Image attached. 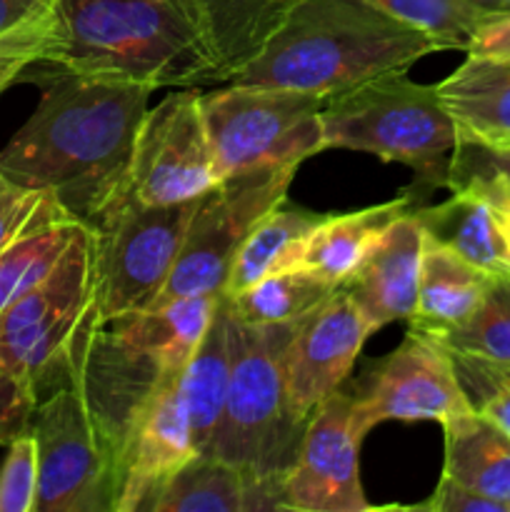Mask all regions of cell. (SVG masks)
<instances>
[{
    "label": "cell",
    "mask_w": 510,
    "mask_h": 512,
    "mask_svg": "<svg viewBox=\"0 0 510 512\" xmlns=\"http://www.w3.org/2000/svg\"><path fill=\"white\" fill-rule=\"evenodd\" d=\"M503 155H508V158H510V150H508V153H503Z\"/></svg>",
    "instance_id": "43"
},
{
    "label": "cell",
    "mask_w": 510,
    "mask_h": 512,
    "mask_svg": "<svg viewBox=\"0 0 510 512\" xmlns=\"http://www.w3.org/2000/svg\"><path fill=\"white\" fill-rule=\"evenodd\" d=\"M365 3L410 28L423 30L425 35L438 40L443 50H463V53L480 23L495 15L465 0H365Z\"/></svg>",
    "instance_id": "30"
},
{
    "label": "cell",
    "mask_w": 510,
    "mask_h": 512,
    "mask_svg": "<svg viewBox=\"0 0 510 512\" xmlns=\"http://www.w3.org/2000/svg\"><path fill=\"white\" fill-rule=\"evenodd\" d=\"M30 433L38 445L35 512H115L118 458L78 385L38 400Z\"/></svg>",
    "instance_id": "9"
},
{
    "label": "cell",
    "mask_w": 510,
    "mask_h": 512,
    "mask_svg": "<svg viewBox=\"0 0 510 512\" xmlns=\"http://www.w3.org/2000/svg\"><path fill=\"white\" fill-rule=\"evenodd\" d=\"M423 250L425 230L413 208L383 230L358 270L343 283L375 333L413 315Z\"/></svg>",
    "instance_id": "16"
},
{
    "label": "cell",
    "mask_w": 510,
    "mask_h": 512,
    "mask_svg": "<svg viewBox=\"0 0 510 512\" xmlns=\"http://www.w3.org/2000/svg\"><path fill=\"white\" fill-rule=\"evenodd\" d=\"M435 88L458 125L460 140L508 153L510 60L465 55L463 65Z\"/></svg>",
    "instance_id": "19"
},
{
    "label": "cell",
    "mask_w": 510,
    "mask_h": 512,
    "mask_svg": "<svg viewBox=\"0 0 510 512\" xmlns=\"http://www.w3.org/2000/svg\"><path fill=\"white\" fill-rule=\"evenodd\" d=\"M373 333L343 285L295 323L283 350L285 390L295 418L308 423L310 415L348 383L355 360Z\"/></svg>",
    "instance_id": "14"
},
{
    "label": "cell",
    "mask_w": 510,
    "mask_h": 512,
    "mask_svg": "<svg viewBox=\"0 0 510 512\" xmlns=\"http://www.w3.org/2000/svg\"><path fill=\"white\" fill-rule=\"evenodd\" d=\"M298 3L300 0H198L223 83L263 50Z\"/></svg>",
    "instance_id": "26"
},
{
    "label": "cell",
    "mask_w": 510,
    "mask_h": 512,
    "mask_svg": "<svg viewBox=\"0 0 510 512\" xmlns=\"http://www.w3.org/2000/svg\"><path fill=\"white\" fill-rule=\"evenodd\" d=\"M230 385V310L225 295L215 305L213 320L203 340L190 355L180 373L185 405H188L193 443L198 453H208L223 415L225 395Z\"/></svg>",
    "instance_id": "25"
},
{
    "label": "cell",
    "mask_w": 510,
    "mask_h": 512,
    "mask_svg": "<svg viewBox=\"0 0 510 512\" xmlns=\"http://www.w3.org/2000/svg\"><path fill=\"white\" fill-rule=\"evenodd\" d=\"M423 30L365 0H300L258 55L228 83L268 85L333 98L438 53Z\"/></svg>",
    "instance_id": "3"
},
{
    "label": "cell",
    "mask_w": 510,
    "mask_h": 512,
    "mask_svg": "<svg viewBox=\"0 0 510 512\" xmlns=\"http://www.w3.org/2000/svg\"><path fill=\"white\" fill-rule=\"evenodd\" d=\"M293 328L295 323L248 325L230 313V385L205 453L280 488L308 425L293 415L285 390L283 350Z\"/></svg>",
    "instance_id": "5"
},
{
    "label": "cell",
    "mask_w": 510,
    "mask_h": 512,
    "mask_svg": "<svg viewBox=\"0 0 510 512\" xmlns=\"http://www.w3.org/2000/svg\"><path fill=\"white\" fill-rule=\"evenodd\" d=\"M325 215L280 200L263 215L238 248L223 295H235L263 278L303 265L310 233Z\"/></svg>",
    "instance_id": "24"
},
{
    "label": "cell",
    "mask_w": 510,
    "mask_h": 512,
    "mask_svg": "<svg viewBox=\"0 0 510 512\" xmlns=\"http://www.w3.org/2000/svg\"><path fill=\"white\" fill-rule=\"evenodd\" d=\"M505 218H508V230H510V210H505Z\"/></svg>",
    "instance_id": "42"
},
{
    "label": "cell",
    "mask_w": 510,
    "mask_h": 512,
    "mask_svg": "<svg viewBox=\"0 0 510 512\" xmlns=\"http://www.w3.org/2000/svg\"><path fill=\"white\" fill-rule=\"evenodd\" d=\"M448 350V348H445ZM455 373H458L460 385H463L465 395H468L473 410L493 420L503 433L510 435V378L488 360L473 358V355L453 353Z\"/></svg>",
    "instance_id": "33"
},
{
    "label": "cell",
    "mask_w": 510,
    "mask_h": 512,
    "mask_svg": "<svg viewBox=\"0 0 510 512\" xmlns=\"http://www.w3.org/2000/svg\"><path fill=\"white\" fill-rule=\"evenodd\" d=\"M360 443L353 398L343 388L330 395L305 425L298 458L283 483V510H373L360 483Z\"/></svg>",
    "instance_id": "13"
},
{
    "label": "cell",
    "mask_w": 510,
    "mask_h": 512,
    "mask_svg": "<svg viewBox=\"0 0 510 512\" xmlns=\"http://www.w3.org/2000/svg\"><path fill=\"white\" fill-rule=\"evenodd\" d=\"M93 240L83 228L58 268L0 313V365L38 400L68 383V355L93 310Z\"/></svg>",
    "instance_id": "8"
},
{
    "label": "cell",
    "mask_w": 510,
    "mask_h": 512,
    "mask_svg": "<svg viewBox=\"0 0 510 512\" xmlns=\"http://www.w3.org/2000/svg\"><path fill=\"white\" fill-rule=\"evenodd\" d=\"M465 55L488 60H510V13L490 15L470 38Z\"/></svg>",
    "instance_id": "38"
},
{
    "label": "cell",
    "mask_w": 510,
    "mask_h": 512,
    "mask_svg": "<svg viewBox=\"0 0 510 512\" xmlns=\"http://www.w3.org/2000/svg\"><path fill=\"white\" fill-rule=\"evenodd\" d=\"M53 3L55 0H0V40L43 23Z\"/></svg>",
    "instance_id": "39"
},
{
    "label": "cell",
    "mask_w": 510,
    "mask_h": 512,
    "mask_svg": "<svg viewBox=\"0 0 510 512\" xmlns=\"http://www.w3.org/2000/svg\"><path fill=\"white\" fill-rule=\"evenodd\" d=\"M493 275L483 273L425 235L418 303L410 315V330L438 335L465 323L483 300Z\"/></svg>",
    "instance_id": "22"
},
{
    "label": "cell",
    "mask_w": 510,
    "mask_h": 512,
    "mask_svg": "<svg viewBox=\"0 0 510 512\" xmlns=\"http://www.w3.org/2000/svg\"><path fill=\"white\" fill-rule=\"evenodd\" d=\"M65 218L70 215L53 195L15 183L0 170V250L30 230Z\"/></svg>",
    "instance_id": "32"
},
{
    "label": "cell",
    "mask_w": 510,
    "mask_h": 512,
    "mask_svg": "<svg viewBox=\"0 0 510 512\" xmlns=\"http://www.w3.org/2000/svg\"><path fill=\"white\" fill-rule=\"evenodd\" d=\"M218 183L200 90L178 88L145 110L135 135L130 193L148 205H178L198 200Z\"/></svg>",
    "instance_id": "12"
},
{
    "label": "cell",
    "mask_w": 510,
    "mask_h": 512,
    "mask_svg": "<svg viewBox=\"0 0 510 512\" xmlns=\"http://www.w3.org/2000/svg\"><path fill=\"white\" fill-rule=\"evenodd\" d=\"M428 338L453 353L510 365V275L490 278L483 300L465 323Z\"/></svg>",
    "instance_id": "29"
},
{
    "label": "cell",
    "mask_w": 510,
    "mask_h": 512,
    "mask_svg": "<svg viewBox=\"0 0 510 512\" xmlns=\"http://www.w3.org/2000/svg\"><path fill=\"white\" fill-rule=\"evenodd\" d=\"M495 365H498V363H495ZM498 368H500V370H503V373H505V375H508V378H510V365H498Z\"/></svg>",
    "instance_id": "41"
},
{
    "label": "cell",
    "mask_w": 510,
    "mask_h": 512,
    "mask_svg": "<svg viewBox=\"0 0 510 512\" xmlns=\"http://www.w3.org/2000/svg\"><path fill=\"white\" fill-rule=\"evenodd\" d=\"M443 475L510 512V435L478 410L443 423Z\"/></svg>",
    "instance_id": "23"
},
{
    "label": "cell",
    "mask_w": 510,
    "mask_h": 512,
    "mask_svg": "<svg viewBox=\"0 0 510 512\" xmlns=\"http://www.w3.org/2000/svg\"><path fill=\"white\" fill-rule=\"evenodd\" d=\"M343 390L353 398V420L363 438L388 420L443 425L473 410L448 350L415 330Z\"/></svg>",
    "instance_id": "11"
},
{
    "label": "cell",
    "mask_w": 510,
    "mask_h": 512,
    "mask_svg": "<svg viewBox=\"0 0 510 512\" xmlns=\"http://www.w3.org/2000/svg\"><path fill=\"white\" fill-rule=\"evenodd\" d=\"M220 295H180L120 315L105 328L128 348L148 355L165 373L180 375L203 340Z\"/></svg>",
    "instance_id": "20"
},
{
    "label": "cell",
    "mask_w": 510,
    "mask_h": 512,
    "mask_svg": "<svg viewBox=\"0 0 510 512\" xmlns=\"http://www.w3.org/2000/svg\"><path fill=\"white\" fill-rule=\"evenodd\" d=\"M38 498V445L33 433L8 443L0 465V512H35Z\"/></svg>",
    "instance_id": "34"
},
{
    "label": "cell",
    "mask_w": 510,
    "mask_h": 512,
    "mask_svg": "<svg viewBox=\"0 0 510 512\" xmlns=\"http://www.w3.org/2000/svg\"><path fill=\"white\" fill-rule=\"evenodd\" d=\"M45 23H48V18L35 25V28L20 30V33L0 40V93L10 88L15 80H20L25 68L40 63L45 43Z\"/></svg>",
    "instance_id": "36"
},
{
    "label": "cell",
    "mask_w": 510,
    "mask_h": 512,
    "mask_svg": "<svg viewBox=\"0 0 510 512\" xmlns=\"http://www.w3.org/2000/svg\"><path fill=\"white\" fill-rule=\"evenodd\" d=\"M413 208H418V200L405 190V195L388 203L370 205L355 213L325 215L310 233L300 268L340 288L358 270L383 230Z\"/></svg>",
    "instance_id": "21"
},
{
    "label": "cell",
    "mask_w": 510,
    "mask_h": 512,
    "mask_svg": "<svg viewBox=\"0 0 510 512\" xmlns=\"http://www.w3.org/2000/svg\"><path fill=\"white\" fill-rule=\"evenodd\" d=\"M470 5H478V8L490 10V13H510V0H465Z\"/></svg>",
    "instance_id": "40"
},
{
    "label": "cell",
    "mask_w": 510,
    "mask_h": 512,
    "mask_svg": "<svg viewBox=\"0 0 510 512\" xmlns=\"http://www.w3.org/2000/svg\"><path fill=\"white\" fill-rule=\"evenodd\" d=\"M325 100L268 85L228 83L200 93L205 133L220 180L263 165H300L323 153Z\"/></svg>",
    "instance_id": "7"
},
{
    "label": "cell",
    "mask_w": 510,
    "mask_h": 512,
    "mask_svg": "<svg viewBox=\"0 0 510 512\" xmlns=\"http://www.w3.org/2000/svg\"><path fill=\"white\" fill-rule=\"evenodd\" d=\"M83 228L85 225L73 218L55 220L20 235L15 243L0 250V313L58 268Z\"/></svg>",
    "instance_id": "28"
},
{
    "label": "cell",
    "mask_w": 510,
    "mask_h": 512,
    "mask_svg": "<svg viewBox=\"0 0 510 512\" xmlns=\"http://www.w3.org/2000/svg\"><path fill=\"white\" fill-rule=\"evenodd\" d=\"M323 150L370 153L403 163L420 190L448 188L450 160L460 145L458 125L435 85L385 73L325 100L320 110Z\"/></svg>",
    "instance_id": "4"
},
{
    "label": "cell",
    "mask_w": 510,
    "mask_h": 512,
    "mask_svg": "<svg viewBox=\"0 0 510 512\" xmlns=\"http://www.w3.org/2000/svg\"><path fill=\"white\" fill-rule=\"evenodd\" d=\"M338 285L318 278L305 268L283 270L263 278L260 283L225 295L235 320L248 325H293L313 313L330 298Z\"/></svg>",
    "instance_id": "27"
},
{
    "label": "cell",
    "mask_w": 510,
    "mask_h": 512,
    "mask_svg": "<svg viewBox=\"0 0 510 512\" xmlns=\"http://www.w3.org/2000/svg\"><path fill=\"white\" fill-rule=\"evenodd\" d=\"M35 405L38 393L0 365V448H8L10 440L28 433Z\"/></svg>",
    "instance_id": "35"
},
{
    "label": "cell",
    "mask_w": 510,
    "mask_h": 512,
    "mask_svg": "<svg viewBox=\"0 0 510 512\" xmlns=\"http://www.w3.org/2000/svg\"><path fill=\"white\" fill-rule=\"evenodd\" d=\"M195 453L180 375H170L135 420L120 460L115 512H150L163 485Z\"/></svg>",
    "instance_id": "15"
},
{
    "label": "cell",
    "mask_w": 510,
    "mask_h": 512,
    "mask_svg": "<svg viewBox=\"0 0 510 512\" xmlns=\"http://www.w3.org/2000/svg\"><path fill=\"white\" fill-rule=\"evenodd\" d=\"M40 63L155 90L223 83L198 0H55Z\"/></svg>",
    "instance_id": "2"
},
{
    "label": "cell",
    "mask_w": 510,
    "mask_h": 512,
    "mask_svg": "<svg viewBox=\"0 0 510 512\" xmlns=\"http://www.w3.org/2000/svg\"><path fill=\"white\" fill-rule=\"evenodd\" d=\"M413 510H430V512H508L495 500L483 498L473 493L465 485L455 483L448 475H440L433 495L425 503L413 505Z\"/></svg>",
    "instance_id": "37"
},
{
    "label": "cell",
    "mask_w": 510,
    "mask_h": 512,
    "mask_svg": "<svg viewBox=\"0 0 510 512\" xmlns=\"http://www.w3.org/2000/svg\"><path fill=\"white\" fill-rule=\"evenodd\" d=\"M475 190L510 210V158L498 150L460 140L450 160L448 190Z\"/></svg>",
    "instance_id": "31"
},
{
    "label": "cell",
    "mask_w": 510,
    "mask_h": 512,
    "mask_svg": "<svg viewBox=\"0 0 510 512\" xmlns=\"http://www.w3.org/2000/svg\"><path fill=\"white\" fill-rule=\"evenodd\" d=\"M260 510H283V488L205 453H195L163 485L150 508V512Z\"/></svg>",
    "instance_id": "18"
},
{
    "label": "cell",
    "mask_w": 510,
    "mask_h": 512,
    "mask_svg": "<svg viewBox=\"0 0 510 512\" xmlns=\"http://www.w3.org/2000/svg\"><path fill=\"white\" fill-rule=\"evenodd\" d=\"M20 80L40 85L28 123L0 150V170L45 190L85 228L130 190L135 135L155 88L35 63Z\"/></svg>",
    "instance_id": "1"
},
{
    "label": "cell",
    "mask_w": 510,
    "mask_h": 512,
    "mask_svg": "<svg viewBox=\"0 0 510 512\" xmlns=\"http://www.w3.org/2000/svg\"><path fill=\"white\" fill-rule=\"evenodd\" d=\"M298 168L300 165H263L228 175L200 195L160 300L223 295L235 253L255 223L285 200Z\"/></svg>",
    "instance_id": "10"
},
{
    "label": "cell",
    "mask_w": 510,
    "mask_h": 512,
    "mask_svg": "<svg viewBox=\"0 0 510 512\" xmlns=\"http://www.w3.org/2000/svg\"><path fill=\"white\" fill-rule=\"evenodd\" d=\"M425 235L483 273L510 275V230L505 210L475 190H450V198L415 208Z\"/></svg>",
    "instance_id": "17"
},
{
    "label": "cell",
    "mask_w": 510,
    "mask_h": 512,
    "mask_svg": "<svg viewBox=\"0 0 510 512\" xmlns=\"http://www.w3.org/2000/svg\"><path fill=\"white\" fill-rule=\"evenodd\" d=\"M198 200L148 205L125 193L90 230L98 323L158 303L175 268Z\"/></svg>",
    "instance_id": "6"
}]
</instances>
